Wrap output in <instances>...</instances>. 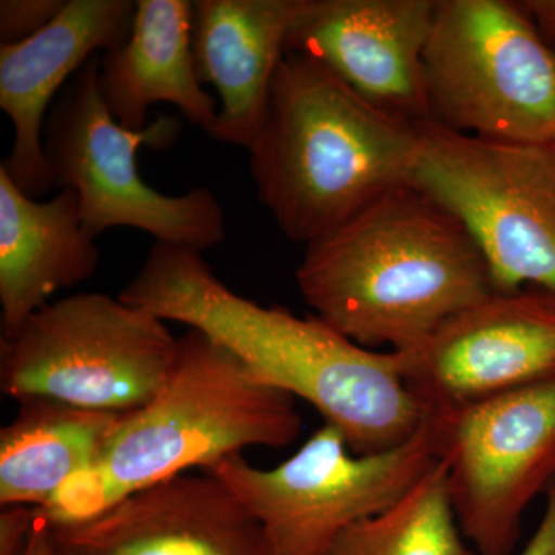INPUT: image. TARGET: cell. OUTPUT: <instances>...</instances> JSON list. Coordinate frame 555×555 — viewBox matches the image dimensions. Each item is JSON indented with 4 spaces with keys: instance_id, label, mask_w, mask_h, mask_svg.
Returning a JSON list of instances; mask_svg holds the SVG:
<instances>
[{
    "instance_id": "22",
    "label": "cell",
    "mask_w": 555,
    "mask_h": 555,
    "mask_svg": "<svg viewBox=\"0 0 555 555\" xmlns=\"http://www.w3.org/2000/svg\"><path fill=\"white\" fill-rule=\"evenodd\" d=\"M545 495V514L520 555H555V481Z\"/></svg>"
},
{
    "instance_id": "16",
    "label": "cell",
    "mask_w": 555,
    "mask_h": 555,
    "mask_svg": "<svg viewBox=\"0 0 555 555\" xmlns=\"http://www.w3.org/2000/svg\"><path fill=\"white\" fill-rule=\"evenodd\" d=\"M100 261L75 190L62 189L53 198L38 201L0 169L2 338L13 337L57 292L89 281Z\"/></svg>"
},
{
    "instance_id": "9",
    "label": "cell",
    "mask_w": 555,
    "mask_h": 555,
    "mask_svg": "<svg viewBox=\"0 0 555 555\" xmlns=\"http://www.w3.org/2000/svg\"><path fill=\"white\" fill-rule=\"evenodd\" d=\"M437 459L436 427L427 415L414 438L382 454H353L337 427L324 423L272 469L235 454L203 473L235 492L275 555H324L350 526L400 502Z\"/></svg>"
},
{
    "instance_id": "2",
    "label": "cell",
    "mask_w": 555,
    "mask_h": 555,
    "mask_svg": "<svg viewBox=\"0 0 555 555\" xmlns=\"http://www.w3.org/2000/svg\"><path fill=\"white\" fill-rule=\"evenodd\" d=\"M295 278L313 315L357 345L397 352L496 292L463 222L412 182L308 244Z\"/></svg>"
},
{
    "instance_id": "7",
    "label": "cell",
    "mask_w": 555,
    "mask_h": 555,
    "mask_svg": "<svg viewBox=\"0 0 555 555\" xmlns=\"http://www.w3.org/2000/svg\"><path fill=\"white\" fill-rule=\"evenodd\" d=\"M430 120L518 144L555 142V50L511 0H438L425 50Z\"/></svg>"
},
{
    "instance_id": "1",
    "label": "cell",
    "mask_w": 555,
    "mask_h": 555,
    "mask_svg": "<svg viewBox=\"0 0 555 555\" xmlns=\"http://www.w3.org/2000/svg\"><path fill=\"white\" fill-rule=\"evenodd\" d=\"M201 254L155 243L118 297L228 347L259 382L315 408L353 454L390 451L425 426L427 412L404 385L396 350L374 352L321 318L241 297Z\"/></svg>"
},
{
    "instance_id": "4",
    "label": "cell",
    "mask_w": 555,
    "mask_h": 555,
    "mask_svg": "<svg viewBox=\"0 0 555 555\" xmlns=\"http://www.w3.org/2000/svg\"><path fill=\"white\" fill-rule=\"evenodd\" d=\"M301 427L294 397L259 382L228 347L189 328L158 396L124 415L96 462L39 511L54 526L80 524L193 467L206 469L248 448H286Z\"/></svg>"
},
{
    "instance_id": "15",
    "label": "cell",
    "mask_w": 555,
    "mask_h": 555,
    "mask_svg": "<svg viewBox=\"0 0 555 555\" xmlns=\"http://www.w3.org/2000/svg\"><path fill=\"white\" fill-rule=\"evenodd\" d=\"M302 0H195L193 56L201 83L218 91L208 137L250 149Z\"/></svg>"
},
{
    "instance_id": "11",
    "label": "cell",
    "mask_w": 555,
    "mask_h": 555,
    "mask_svg": "<svg viewBox=\"0 0 555 555\" xmlns=\"http://www.w3.org/2000/svg\"><path fill=\"white\" fill-rule=\"evenodd\" d=\"M398 356L404 385L429 415L554 382L555 295L494 292Z\"/></svg>"
},
{
    "instance_id": "23",
    "label": "cell",
    "mask_w": 555,
    "mask_h": 555,
    "mask_svg": "<svg viewBox=\"0 0 555 555\" xmlns=\"http://www.w3.org/2000/svg\"><path fill=\"white\" fill-rule=\"evenodd\" d=\"M518 3L547 46L555 50V0H521Z\"/></svg>"
},
{
    "instance_id": "5",
    "label": "cell",
    "mask_w": 555,
    "mask_h": 555,
    "mask_svg": "<svg viewBox=\"0 0 555 555\" xmlns=\"http://www.w3.org/2000/svg\"><path fill=\"white\" fill-rule=\"evenodd\" d=\"M100 57L87 62L54 101L43 152L54 189L79 196L83 228L93 238L115 228L147 232L156 243L204 251L225 240L221 204L207 188L170 196L150 188L139 175L141 147L167 149L181 133V120L160 116L144 130H127L102 100Z\"/></svg>"
},
{
    "instance_id": "17",
    "label": "cell",
    "mask_w": 555,
    "mask_h": 555,
    "mask_svg": "<svg viewBox=\"0 0 555 555\" xmlns=\"http://www.w3.org/2000/svg\"><path fill=\"white\" fill-rule=\"evenodd\" d=\"M98 83L124 129L144 130L149 108L167 102L207 133L219 104L196 73L193 2L138 0L129 38L101 54Z\"/></svg>"
},
{
    "instance_id": "20",
    "label": "cell",
    "mask_w": 555,
    "mask_h": 555,
    "mask_svg": "<svg viewBox=\"0 0 555 555\" xmlns=\"http://www.w3.org/2000/svg\"><path fill=\"white\" fill-rule=\"evenodd\" d=\"M67 0H2L0 46H13L38 35L56 20Z\"/></svg>"
},
{
    "instance_id": "13",
    "label": "cell",
    "mask_w": 555,
    "mask_h": 555,
    "mask_svg": "<svg viewBox=\"0 0 555 555\" xmlns=\"http://www.w3.org/2000/svg\"><path fill=\"white\" fill-rule=\"evenodd\" d=\"M56 555H275L264 529L221 478L181 474L104 513L53 525Z\"/></svg>"
},
{
    "instance_id": "3",
    "label": "cell",
    "mask_w": 555,
    "mask_h": 555,
    "mask_svg": "<svg viewBox=\"0 0 555 555\" xmlns=\"http://www.w3.org/2000/svg\"><path fill=\"white\" fill-rule=\"evenodd\" d=\"M418 131L353 93L318 62L286 53L250 153L258 198L292 243L334 232L411 182Z\"/></svg>"
},
{
    "instance_id": "8",
    "label": "cell",
    "mask_w": 555,
    "mask_h": 555,
    "mask_svg": "<svg viewBox=\"0 0 555 555\" xmlns=\"http://www.w3.org/2000/svg\"><path fill=\"white\" fill-rule=\"evenodd\" d=\"M411 182L470 233L496 292L555 295V142L518 144L416 126Z\"/></svg>"
},
{
    "instance_id": "19",
    "label": "cell",
    "mask_w": 555,
    "mask_h": 555,
    "mask_svg": "<svg viewBox=\"0 0 555 555\" xmlns=\"http://www.w3.org/2000/svg\"><path fill=\"white\" fill-rule=\"evenodd\" d=\"M449 503L440 459L400 502L350 526L324 555H474Z\"/></svg>"
},
{
    "instance_id": "21",
    "label": "cell",
    "mask_w": 555,
    "mask_h": 555,
    "mask_svg": "<svg viewBox=\"0 0 555 555\" xmlns=\"http://www.w3.org/2000/svg\"><path fill=\"white\" fill-rule=\"evenodd\" d=\"M39 509L36 506L2 507L0 513V555H24L30 543Z\"/></svg>"
},
{
    "instance_id": "18",
    "label": "cell",
    "mask_w": 555,
    "mask_h": 555,
    "mask_svg": "<svg viewBox=\"0 0 555 555\" xmlns=\"http://www.w3.org/2000/svg\"><path fill=\"white\" fill-rule=\"evenodd\" d=\"M124 415L46 398L20 401L0 430V506L49 503L96 462Z\"/></svg>"
},
{
    "instance_id": "10",
    "label": "cell",
    "mask_w": 555,
    "mask_h": 555,
    "mask_svg": "<svg viewBox=\"0 0 555 555\" xmlns=\"http://www.w3.org/2000/svg\"><path fill=\"white\" fill-rule=\"evenodd\" d=\"M429 416L466 542L513 555L526 507L555 481V379Z\"/></svg>"
},
{
    "instance_id": "24",
    "label": "cell",
    "mask_w": 555,
    "mask_h": 555,
    "mask_svg": "<svg viewBox=\"0 0 555 555\" xmlns=\"http://www.w3.org/2000/svg\"><path fill=\"white\" fill-rule=\"evenodd\" d=\"M24 555H56V546H54L53 539V525L47 520L46 516H43L40 511L30 543H28L27 551H25Z\"/></svg>"
},
{
    "instance_id": "6",
    "label": "cell",
    "mask_w": 555,
    "mask_h": 555,
    "mask_svg": "<svg viewBox=\"0 0 555 555\" xmlns=\"http://www.w3.org/2000/svg\"><path fill=\"white\" fill-rule=\"evenodd\" d=\"M177 356L166 321L119 297L80 292L49 302L2 338L0 389L16 401L129 414L158 396Z\"/></svg>"
},
{
    "instance_id": "12",
    "label": "cell",
    "mask_w": 555,
    "mask_h": 555,
    "mask_svg": "<svg viewBox=\"0 0 555 555\" xmlns=\"http://www.w3.org/2000/svg\"><path fill=\"white\" fill-rule=\"evenodd\" d=\"M438 0H302L286 53L318 62L409 126L430 120L425 50Z\"/></svg>"
},
{
    "instance_id": "14",
    "label": "cell",
    "mask_w": 555,
    "mask_h": 555,
    "mask_svg": "<svg viewBox=\"0 0 555 555\" xmlns=\"http://www.w3.org/2000/svg\"><path fill=\"white\" fill-rule=\"evenodd\" d=\"M133 0H67L38 35L0 46V108L14 129L13 147L0 169L31 198L54 189L43 152V127L54 98L98 53L122 46L133 25Z\"/></svg>"
}]
</instances>
